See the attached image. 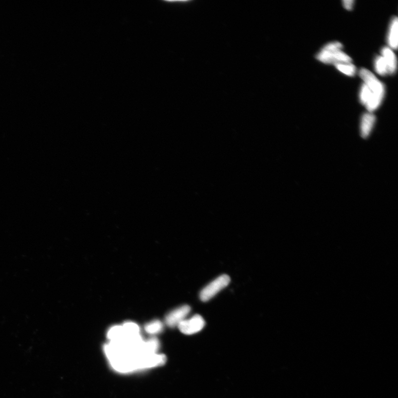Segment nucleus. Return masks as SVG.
I'll return each instance as SVG.
<instances>
[{
	"mask_svg": "<svg viewBox=\"0 0 398 398\" xmlns=\"http://www.w3.org/2000/svg\"><path fill=\"white\" fill-rule=\"evenodd\" d=\"M230 278L229 275H220L214 281L203 288L200 293V298L202 302H208L216 295L218 292L229 285Z\"/></svg>",
	"mask_w": 398,
	"mask_h": 398,
	"instance_id": "1",
	"label": "nucleus"
},
{
	"mask_svg": "<svg viewBox=\"0 0 398 398\" xmlns=\"http://www.w3.org/2000/svg\"><path fill=\"white\" fill-rule=\"evenodd\" d=\"M163 330V324L159 320L153 321L145 326V331L151 335L159 334Z\"/></svg>",
	"mask_w": 398,
	"mask_h": 398,
	"instance_id": "11",
	"label": "nucleus"
},
{
	"mask_svg": "<svg viewBox=\"0 0 398 398\" xmlns=\"http://www.w3.org/2000/svg\"><path fill=\"white\" fill-rule=\"evenodd\" d=\"M398 18L395 17L390 24L387 41L389 48L392 50H397L398 48Z\"/></svg>",
	"mask_w": 398,
	"mask_h": 398,
	"instance_id": "8",
	"label": "nucleus"
},
{
	"mask_svg": "<svg viewBox=\"0 0 398 398\" xmlns=\"http://www.w3.org/2000/svg\"><path fill=\"white\" fill-rule=\"evenodd\" d=\"M205 322L200 315H196L188 319H185L178 326V328L182 334L193 335L200 332L204 328Z\"/></svg>",
	"mask_w": 398,
	"mask_h": 398,
	"instance_id": "4",
	"label": "nucleus"
},
{
	"mask_svg": "<svg viewBox=\"0 0 398 398\" xmlns=\"http://www.w3.org/2000/svg\"><path fill=\"white\" fill-rule=\"evenodd\" d=\"M108 338L110 341L119 342L125 339V335L123 326H116L111 327L108 332Z\"/></svg>",
	"mask_w": 398,
	"mask_h": 398,
	"instance_id": "9",
	"label": "nucleus"
},
{
	"mask_svg": "<svg viewBox=\"0 0 398 398\" xmlns=\"http://www.w3.org/2000/svg\"><path fill=\"white\" fill-rule=\"evenodd\" d=\"M354 2L355 1H353V0H344V1H343V5L345 9L347 10H351L352 9Z\"/></svg>",
	"mask_w": 398,
	"mask_h": 398,
	"instance_id": "13",
	"label": "nucleus"
},
{
	"mask_svg": "<svg viewBox=\"0 0 398 398\" xmlns=\"http://www.w3.org/2000/svg\"><path fill=\"white\" fill-rule=\"evenodd\" d=\"M338 70L347 76H354L356 72V68L354 65L351 63H343L335 65Z\"/></svg>",
	"mask_w": 398,
	"mask_h": 398,
	"instance_id": "12",
	"label": "nucleus"
},
{
	"mask_svg": "<svg viewBox=\"0 0 398 398\" xmlns=\"http://www.w3.org/2000/svg\"><path fill=\"white\" fill-rule=\"evenodd\" d=\"M190 311L191 308L187 305L177 308L166 315L165 324L170 327L178 326L182 321L186 319Z\"/></svg>",
	"mask_w": 398,
	"mask_h": 398,
	"instance_id": "5",
	"label": "nucleus"
},
{
	"mask_svg": "<svg viewBox=\"0 0 398 398\" xmlns=\"http://www.w3.org/2000/svg\"><path fill=\"white\" fill-rule=\"evenodd\" d=\"M317 59L325 64H334L351 63L352 59L342 50H328L322 48L316 56Z\"/></svg>",
	"mask_w": 398,
	"mask_h": 398,
	"instance_id": "2",
	"label": "nucleus"
},
{
	"mask_svg": "<svg viewBox=\"0 0 398 398\" xmlns=\"http://www.w3.org/2000/svg\"><path fill=\"white\" fill-rule=\"evenodd\" d=\"M381 54L387 65L389 74H395L397 68V60L395 53L391 48L385 47L381 50Z\"/></svg>",
	"mask_w": 398,
	"mask_h": 398,
	"instance_id": "7",
	"label": "nucleus"
},
{
	"mask_svg": "<svg viewBox=\"0 0 398 398\" xmlns=\"http://www.w3.org/2000/svg\"><path fill=\"white\" fill-rule=\"evenodd\" d=\"M359 75L361 79L363 80V83L367 85L373 94L383 100L385 95L384 84L367 69H361Z\"/></svg>",
	"mask_w": 398,
	"mask_h": 398,
	"instance_id": "3",
	"label": "nucleus"
},
{
	"mask_svg": "<svg viewBox=\"0 0 398 398\" xmlns=\"http://www.w3.org/2000/svg\"><path fill=\"white\" fill-rule=\"evenodd\" d=\"M375 68L378 74L384 76L389 74L386 63L382 56H377L375 60Z\"/></svg>",
	"mask_w": 398,
	"mask_h": 398,
	"instance_id": "10",
	"label": "nucleus"
},
{
	"mask_svg": "<svg viewBox=\"0 0 398 398\" xmlns=\"http://www.w3.org/2000/svg\"><path fill=\"white\" fill-rule=\"evenodd\" d=\"M375 122L376 117L371 112L365 113L362 116L361 122V133L363 137L366 138L370 135Z\"/></svg>",
	"mask_w": 398,
	"mask_h": 398,
	"instance_id": "6",
	"label": "nucleus"
}]
</instances>
